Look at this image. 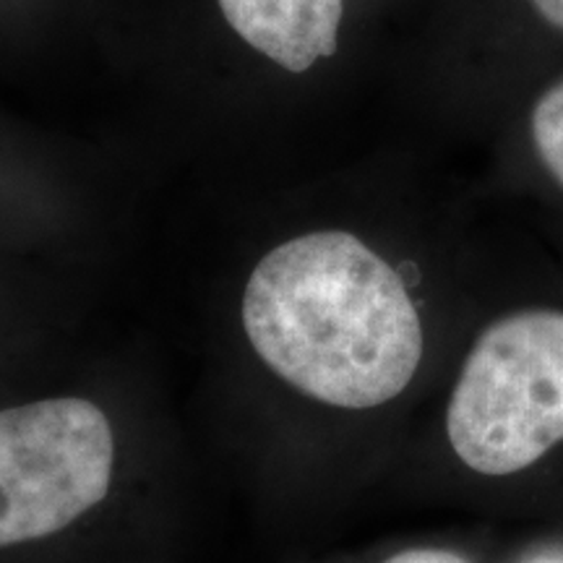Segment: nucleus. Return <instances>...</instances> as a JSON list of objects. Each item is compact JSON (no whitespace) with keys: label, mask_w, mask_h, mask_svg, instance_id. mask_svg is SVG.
<instances>
[{"label":"nucleus","mask_w":563,"mask_h":563,"mask_svg":"<svg viewBox=\"0 0 563 563\" xmlns=\"http://www.w3.org/2000/svg\"><path fill=\"white\" fill-rule=\"evenodd\" d=\"M530 5L548 26L563 32V0H530Z\"/></svg>","instance_id":"nucleus-9"},{"label":"nucleus","mask_w":563,"mask_h":563,"mask_svg":"<svg viewBox=\"0 0 563 563\" xmlns=\"http://www.w3.org/2000/svg\"><path fill=\"white\" fill-rule=\"evenodd\" d=\"M97 167L108 165L89 146L0 131V199L32 207L58 203L79 194Z\"/></svg>","instance_id":"nucleus-5"},{"label":"nucleus","mask_w":563,"mask_h":563,"mask_svg":"<svg viewBox=\"0 0 563 563\" xmlns=\"http://www.w3.org/2000/svg\"><path fill=\"white\" fill-rule=\"evenodd\" d=\"M241 327L274 376L342 410L391 402L426 355L405 274L334 224L290 232L256 258L243 282Z\"/></svg>","instance_id":"nucleus-2"},{"label":"nucleus","mask_w":563,"mask_h":563,"mask_svg":"<svg viewBox=\"0 0 563 563\" xmlns=\"http://www.w3.org/2000/svg\"><path fill=\"white\" fill-rule=\"evenodd\" d=\"M384 563H470L462 553L446 551V548H410L402 551Z\"/></svg>","instance_id":"nucleus-8"},{"label":"nucleus","mask_w":563,"mask_h":563,"mask_svg":"<svg viewBox=\"0 0 563 563\" xmlns=\"http://www.w3.org/2000/svg\"><path fill=\"white\" fill-rule=\"evenodd\" d=\"M530 133L548 175L563 188V79L538 97L530 112Z\"/></svg>","instance_id":"nucleus-7"},{"label":"nucleus","mask_w":563,"mask_h":563,"mask_svg":"<svg viewBox=\"0 0 563 563\" xmlns=\"http://www.w3.org/2000/svg\"><path fill=\"white\" fill-rule=\"evenodd\" d=\"M102 0H0V42L16 47H91Z\"/></svg>","instance_id":"nucleus-6"},{"label":"nucleus","mask_w":563,"mask_h":563,"mask_svg":"<svg viewBox=\"0 0 563 563\" xmlns=\"http://www.w3.org/2000/svg\"><path fill=\"white\" fill-rule=\"evenodd\" d=\"M110 420L79 397L0 407V555L53 538L108 496Z\"/></svg>","instance_id":"nucleus-4"},{"label":"nucleus","mask_w":563,"mask_h":563,"mask_svg":"<svg viewBox=\"0 0 563 563\" xmlns=\"http://www.w3.org/2000/svg\"><path fill=\"white\" fill-rule=\"evenodd\" d=\"M464 467L525 473L563 441V311L501 316L470 347L446 410Z\"/></svg>","instance_id":"nucleus-3"},{"label":"nucleus","mask_w":563,"mask_h":563,"mask_svg":"<svg viewBox=\"0 0 563 563\" xmlns=\"http://www.w3.org/2000/svg\"><path fill=\"white\" fill-rule=\"evenodd\" d=\"M357 0H102L91 47L154 150L191 167H290L347 60Z\"/></svg>","instance_id":"nucleus-1"}]
</instances>
